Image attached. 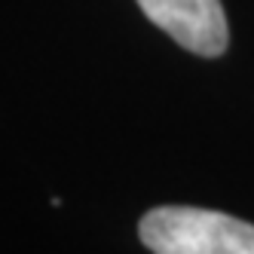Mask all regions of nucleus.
Wrapping results in <instances>:
<instances>
[{"label":"nucleus","mask_w":254,"mask_h":254,"mask_svg":"<svg viewBox=\"0 0 254 254\" xmlns=\"http://www.w3.org/2000/svg\"><path fill=\"white\" fill-rule=\"evenodd\" d=\"M147 19L193 56L217 59L230 46L221 0H135Z\"/></svg>","instance_id":"2"},{"label":"nucleus","mask_w":254,"mask_h":254,"mask_svg":"<svg viewBox=\"0 0 254 254\" xmlns=\"http://www.w3.org/2000/svg\"><path fill=\"white\" fill-rule=\"evenodd\" d=\"M138 236L153 254H254V224L193 205L150 208Z\"/></svg>","instance_id":"1"}]
</instances>
